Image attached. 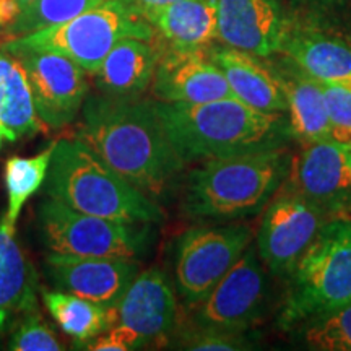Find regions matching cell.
I'll return each mask as SVG.
<instances>
[{
  "mask_svg": "<svg viewBox=\"0 0 351 351\" xmlns=\"http://www.w3.org/2000/svg\"><path fill=\"white\" fill-rule=\"evenodd\" d=\"M77 138L152 199L168 191L184 166L153 101L90 96L83 103Z\"/></svg>",
  "mask_w": 351,
  "mask_h": 351,
  "instance_id": "obj_1",
  "label": "cell"
},
{
  "mask_svg": "<svg viewBox=\"0 0 351 351\" xmlns=\"http://www.w3.org/2000/svg\"><path fill=\"white\" fill-rule=\"evenodd\" d=\"M39 232L54 254L75 257L134 258L152 243L148 223H125L86 215L54 199L39 207Z\"/></svg>",
  "mask_w": 351,
  "mask_h": 351,
  "instance_id": "obj_7",
  "label": "cell"
},
{
  "mask_svg": "<svg viewBox=\"0 0 351 351\" xmlns=\"http://www.w3.org/2000/svg\"><path fill=\"white\" fill-rule=\"evenodd\" d=\"M288 103L289 134L302 145H311L332 138L326 98L320 82L301 73H276Z\"/></svg>",
  "mask_w": 351,
  "mask_h": 351,
  "instance_id": "obj_23",
  "label": "cell"
},
{
  "mask_svg": "<svg viewBox=\"0 0 351 351\" xmlns=\"http://www.w3.org/2000/svg\"><path fill=\"white\" fill-rule=\"evenodd\" d=\"M300 337L309 350L351 351V302L304 320Z\"/></svg>",
  "mask_w": 351,
  "mask_h": 351,
  "instance_id": "obj_27",
  "label": "cell"
},
{
  "mask_svg": "<svg viewBox=\"0 0 351 351\" xmlns=\"http://www.w3.org/2000/svg\"><path fill=\"white\" fill-rule=\"evenodd\" d=\"M130 2L134 3V5L137 7V10L143 15L145 12L153 10V8H158V7L168 5V3H174L178 2V0H130Z\"/></svg>",
  "mask_w": 351,
  "mask_h": 351,
  "instance_id": "obj_32",
  "label": "cell"
},
{
  "mask_svg": "<svg viewBox=\"0 0 351 351\" xmlns=\"http://www.w3.org/2000/svg\"><path fill=\"white\" fill-rule=\"evenodd\" d=\"M112 314L114 326L130 328L143 346L165 340L178 317L174 289L165 271L148 269L135 276Z\"/></svg>",
  "mask_w": 351,
  "mask_h": 351,
  "instance_id": "obj_14",
  "label": "cell"
},
{
  "mask_svg": "<svg viewBox=\"0 0 351 351\" xmlns=\"http://www.w3.org/2000/svg\"><path fill=\"white\" fill-rule=\"evenodd\" d=\"M346 152H348V160H350V166H351V142L346 143Z\"/></svg>",
  "mask_w": 351,
  "mask_h": 351,
  "instance_id": "obj_34",
  "label": "cell"
},
{
  "mask_svg": "<svg viewBox=\"0 0 351 351\" xmlns=\"http://www.w3.org/2000/svg\"><path fill=\"white\" fill-rule=\"evenodd\" d=\"M153 28L130 0H106L75 19L2 43V49L59 52L96 75L109 51L125 38L150 41Z\"/></svg>",
  "mask_w": 351,
  "mask_h": 351,
  "instance_id": "obj_6",
  "label": "cell"
},
{
  "mask_svg": "<svg viewBox=\"0 0 351 351\" xmlns=\"http://www.w3.org/2000/svg\"><path fill=\"white\" fill-rule=\"evenodd\" d=\"M153 93L165 103H208L234 98L221 69L204 49H173L158 60Z\"/></svg>",
  "mask_w": 351,
  "mask_h": 351,
  "instance_id": "obj_16",
  "label": "cell"
},
{
  "mask_svg": "<svg viewBox=\"0 0 351 351\" xmlns=\"http://www.w3.org/2000/svg\"><path fill=\"white\" fill-rule=\"evenodd\" d=\"M208 56L221 69L236 99L262 112H287V96L278 75L258 62L256 56L228 46L213 49Z\"/></svg>",
  "mask_w": 351,
  "mask_h": 351,
  "instance_id": "obj_17",
  "label": "cell"
},
{
  "mask_svg": "<svg viewBox=\"0 0 351 351\" xmlns=\"http://www.w3.org/2000/svg\"><path fill=\"white\" fill-rule=\"evenodd\" d=\"M287 33L274 0H217V38L228 47L269 57L280 52Z\"/></svg>",
  "mask_w": 351,
  "mask_h": 351,
  "instance_id": "obj_15",
  "label": "cell"
},
{
  "mask_svg": "<svg viewBox=\"0 0 351 351\" xmlns=\"http://www.w3.org/2000/svg\"><path fill=\"white\" fill-rule=\"evenodd\" d=\"M80 348L91 351H129L143 348V343L137 333L132 332L130 328L124 326H114L106 330V335L101 333L96 339L82 345Z\"/></svg>",
  "mask_w": 351,
  "mask_h": 351,
  "instance_id": "obj_31",
  "label": "cell"
},
{
  "mask_svg": "<svg viewBox=\"0 0 351 351\" xmlns=\"http://www.w3.org/2000/svg\"><path fill=\"white\" fill-rule=\"evenodd\" d=\"M3 138H5V134H3V130H2V125H0V147H2V142H3Z\"/></svg>",
  "mask_w": 351,
  "mask_h": 351,
  "instance_id": "obj_35",
  "label": "cell"
},
{
  "mask_svg": "<svg viewBox=\"0 0 351 351\" xmlns=\"http://www.w3.org/2000/svg\"><path fill=\"white\" fill-rule=\"evenodd\" d=\"M103 2L106 0H36L28 10L21 12L19 20L7 29L3 43L64 23Z\"/></svg>",
  "mask_w": 351,
  "mask_h": 351,
  "instance_id": "obj_26",
  "label": "cell"
},
{
  "mask_svg": "<svg viewBox=\"0 0 351 351\" xmlns=\"http://www.w3.org/2000/svg\"><path fill=\"white\" fill-rule=\"evenodd\" d=\"M46 271L60 291L114 307L138 271V262L122 257H75L51 254Z\"/></svg>",
  "mask_w": 351,
  "mask_h": 351,
  "instance_id": "obj_13",
  "label": "cell"
},
{
  "mask_svg": "<svg viewBox=\"0 0 351 351\" xmlns=\"http://www.w3.org/2000/svg\"><path fill=\"white\" fill-rule=\"evenodd\" d=\"M158 52L148 41L122 39L96 72V85L104 95L137 98L150 85L158 65Z\"/></svg>",
  "mask_w": 351,
  "mask_h": 351,
  "instance_id": "obj_20",
  "label": "cell"
},
{
  "mask_svg": "<svg viewBox=\"0 0 351 351\" xmlns=\"http://www.w3.org/2000/svg\"><path fill=\"white\" fill-rule=\"evenodd\" d=\"M293 191L327 213L351 210V166L346 143L322 140L306 145L289 169Z\"/></svg>",
  "mask_w": 351,
  "mask_h": 351,
  "instance_id": "obj_12",
  "label": "cell"
},
{
  "mask_svg": "<svg viewBox=\"0 0 351 351\" xmlns=\"http://www.w3.org/2000/svg\"><path fill=\"white\" fill-rule=\"evenodd\" d=\"M280 52L319 82H351V44L320 33H287Z\"/></svg>",
  "mask_w": 351,
  "mask_h": 351,
  "instance_id": "obj_22",
  "label": "cell"
},
{
  "mask_svg": "<svg viewBox=\"0 0 351 351\" xmlns=\"http://www.w3.org/2000/svg\"><path fill=\"white\" fill-rule=\"evenodd\" d=\"M293 158L285 147L204 161L186 181L184 212L195 219H239L269 205L289 176Z\"/></svg>",
  "mask_w": 351,
  "mask_h": 351,
  "instance_id": "obj_3",
  "label": "cell"
},
{
  "mask_svg": "<svg viewBox=\"0 0 351 351\" xmlns=\"http://www.w3.org/2000/svg\"><path fill=\"white\" fill-rule=\"evenodd\" d=\"M8 348L13 351H60L64 346L52 328L44 324L41 314L34 311L25 315L13 328Z\"/></svg>",
  "mask_w": 351,
  "mask_h": 351,
  "instance_id": "obj_28",
  "label": "cell"
},
{
  "mask_svg": "<svg viewBox=\"0 0 351 351\" xmlns=\"http://www.w3.org/2000/svg\"><path fill=\"white\" fill-rule=\"evenodd\" d=\"M56 143L57 140L47 145L36 156H12L7 160L5 173H3L7 189V212L0 221V228L8 234H15L16 219L20 217L21 208L47 179Z\"/></svg>",
  "mask_w": 351,
  "mask_h": 351,
  "instance_id": "obj_25",
  "label": "cell"
},
{
  "mask_svg": "<svg viewBox=\"0 0 351 351\" xmlns=\"http://www.w3.org/2000/svg\"><path fill=\"white\" fill-rule=\"evenodd\" d=\"M23 60L38 116L49 129L72 124L88 95L85 70L52 51L13 52Z\"/></svg>",
  "mask_w": 351,
  "mask_h": 351,
  "instance_id": "obj_11",
  "label": "cell"
},
{
  "mask_svg": "<svg viewBox=\"0 0 351 351\" xmlns=\"http://www.w3.org/2000/svg\"><path fill=\"white\" fill-rule=\"evenodd\" d=\"M153 108L184 165L283 147L289 134L283 114L257 111L236 98L208 103L153 101Z\"/></svg>",
  "mask_w": 351,
  "mask_h": 351,
  "instance_id": "obj_2",
  "label": "cell"
},
{
  "mask_svg": "<svg viewBox=\"0 0 351 351\" xmlns=\"http://www.w3.org/2000/svg\"><path fill=\"white\" fill-rule=\"evenodd\" d=\"M34 2H36V0H16V3H19L20 8H21V12L28 10V8L32 7Z\"/></svg>",
  "mask_w": 351,
  "mask_h": 351,
  "instance_id": "obj_33",
  "label": "cell"
},
{
  "mask_svg": "<svg viewBox=\"0 0 351 351\" xmlns=\"http://www.w3.org/2000/svg\"><path fill=\"white\" fill-rule=\"evenodd\" d=\"M47 194L77 212L125 223H160L155 199L132 186L80 138L57 140L47 173Z\"/></svg>",
  "mask_w": 351,
  "mask_h": 351,
  "instance_id": "obj_4",
  "label": "cell"
},
{
  "mask_svg": "<svg viewBox=\"0 0 351 351\" xmlns=\"http://www.w3.org/2000/svg\"><path fill=\"white\" fill-rule=\"evenodd\" d=\"M0 125L10 142L49 129L38 116L23 60L3 49L0 51Z\"/></svg>",
  "mask_w": 351,
  "mask_h": 351,
  "instance_id": "obj_19",
  "label": "cell"
},
{
  "mask_svg": "<svg viewBox=\"0 0 351 351\" xmlns=\"http://www.w3.org/2000/svg\"><path fill=\"white\" fill-rule=\"evenodd\" d=\"M265 300V270L257 251L249 245L197 307L195 322L213 330L245 332L261 320Z\"/></svg>",
  "mask_w": 351,
  "mask_h": 351,
  "instance_id": "obj_10",
  "label": "cell"
},
{
  "mask_svg": "<svg viewBox=\"0 0 351 351\" xmlns=\"http://www.w3.org/2000/svg\"><path fill=\"white\" fill-rule=\"evenodd\" d=\"M247 225L192 228L178 241L174 257L176 288L187 307L204 302L217 283L251 245Z\"/></svg>",
  "mask_w": 351,
  "mask_h": 351,
  "instance_id": "obj_8",
  "label": "cell"
},
{
  "mask_svg": "<svg viewBox=\"0 0 351 351\" xmlns=\"http://www.w3.org/2000/svg\"><path fill=\"white\" fill-rule=\"evenodd\" d=\"M332 138L339 142H351V82H320Z\"/></svg>",
  "mask_w": 351,
  "mask_h": 351,
  "instance_id": "obj_29",
  "label": "cell"
},
{
  "mask_svg": "<svg viewBox=\"0 0 351 351\" xmlns=\"http://www.w3.org/2000/svg\"><path fill=\"white\" fill-rule=\"evenodd\" d=\"M179 346L184 350L195 351H243L252 350L254 341L244 335V332H225L213 328L199 327V330L186 333Z\"/></svg>",
  "mask_w": 351,
  "mask_h": 351,
  "instance_id": "obj_30",
  "label": "cell"
},
{
  "mask_svg": "<svg viewBox=\"0 0 351 351\" xmlns=\"http://www.w3.org/2000/svg\"><path fill=\"white\" fill-rule=\"evenodd\" d=\"M283 328L351 302V218L337 217L320 228L293 270Z\"/></svg>",
  "mask_w": 351,
  "mask_h": 351,
  "instance_id": "obj_5",
  "label": "cell"
},
{
  "mask_svg": "<svg viewBox=\"0 0 351 351\" xmlns=\"http://www.w3.org/2000/svg\"><path fill=\"white\" fill-rule=\"evenodd\" d=\"M143 16L176 51L204 49L217 38V0H178Z\"/></svg>",
  "mask_w": 351,
  "mask_h": 351,
  "instance_id": "obj_21",
  "label": "cell"
},
{
  "mask_svg": "<svg viewBox=\"0 0 351 351\" xmlns=\"http://www.w3.org/2000/svg\"><path fill=\"white\" fill-rule=\"evenodd\" d=\"M34 311H38L36 270L15 241V234L0 228V337L12 332Z\"/></svg>",
  "mask_w": 351,
  "mask_h": 351,
  "instance_id": "obj_18",
  "label": "cell"
},
{
  "mask_svg": "<svg viewBox=\"0 0 351 351\" xmlns=\"http://www.w3.org/2000/svg\"><path fill=\"white\" fill-rule=\"evenodd\" d=\"M324 223L326 212L293 189L269 202L257 234L263 265L275 275L289 274Z\"/></svg>",
  "mask_w": 351,
  "mask_h": 351,
  "instance_id": "obj_9",
  "label": "cell"
},
{
  "mask_svg": "<svg viewBox=\"0 0 351 351\" xmlns=\"http://www.w3.org/2000/svg\"><path fill=\"white\" fill-rule=\"evenodd\" d=\"M43 302L59 327L75 340L78 348L114 327L112 307L96 304L60 289H43Z\"/></svg>",
  "mask_w": 351,
  "mask_h": 351,
  "instance_id": "obj_24",
  "label": "cell"
}]
</instances>
